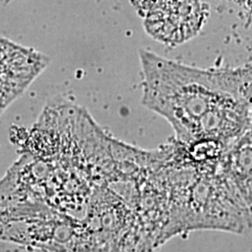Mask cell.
Listing matches in <instances>:
<instances>
[{
    "label": "cell",
    "instance_id": "6da1fadb",
    "mask_svg": "<svg viewBox=\"0 0 252 252\" xmlns=\"http://www.w3.org/2000/svg\"><path fill=\"white\" fill-rule=\"evenodd\" d=\"M142 101L181 140L228 139L252 124V65L202 69L139 51Z\"/></svg>",
    "mask_w": 252,
    "mask_h": 252
},
{
    "label": "cell",
    "instance_id": "3957f363",
    "mask_svg": "<svg viewBox=\"0 0 252 252\" xmlns=\"http://www.w3.org/2000/svg\"><path fill=\"white\" fill-rule=\"evenodd\" d=\"M130 2L137 13L144 18L145 15L153 9L157 0H130Z\"/></svg>",
    "mask_w": 252,
    "mask_h": 252
},
{
    "label": "cell",
    "instance_id": "7a4b0ae2",
    "mask_svg": "<svg viewBox=\"0 0 252 252\" xmlns=\"http://www.w3.org/2000/svg\"><path fill=\"white\" fill-rule=\"evenodd\" d=\"M209 16L203 0H157L145 15L146 33L164 45H181L195 37Z\"/></svg>",
    "mask_w": 252,
    "mask_h": 252
}]
</instances>
